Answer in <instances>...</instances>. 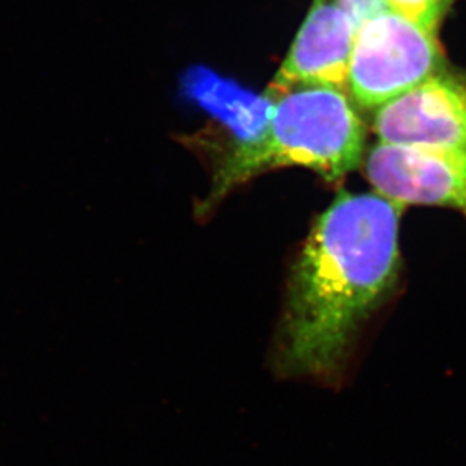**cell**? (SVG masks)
<instances>
[{"instance_id":"5","label":"cell","mask_w":466,"mask_h":466,"mask_svg":"<svg viewBox=\"0 0 466 466\" xmlns=\"http://www.w3.org/2000/svg\"><path fill=\"white\" fill-rule=\"evenodd\" d=\"M380 143L466 152V77L441 72L377 108Z\"/></svg>"},{"instance_id":"8","label":"cell","mask_w":466,"mask_h":466,"mask_svg":"<svg viewBox=\"0 0 466 466\" xmlns=\"http://www.w3.org/2000/svg\"><path fill=\"white\" fill-rule=\"evenodd\" d=\"M388 4L420 26L438 34L451 0H388Z\"/></svg>"},{"instance_id":"3","label":"cell","mask_w":466,"mask_h":466,"mask_svg":"<svg viewBox=\"0 0 466 466\" xmlns=\"http://www.w3.org/2000/svg\"><path fill=\"white\" fill-rule=\"evenodd\" d=\"M444 70L438 34L386 9L356 31L347 95L359 108H380Z\"/></svg>"},{"instance_id":"2","label":"cell","mask_w":466,"mask_h":466,"mask_svg":"<svg viewBox=\"0 0 466 466\" xmlns=\"http://www.w3.org/2000/svg\"><path fill=\"white\" fill-rule=\"evenodd\" d=\"M273 102L264 132L238 144L217 171L208 203L280 167H308L329 182L358 168L365 129L347 91L297 86L273 97Z\"/></svg>"},{"instance_id":"4","label":"cell","mask_w":466,"mask_h":466,"mask_svg":"<svg viewBox=\"0 0 466 466\" xmlns=\"http://www.w3.org/2000/svg\"><path fill=\"white\" fill-rule=\"evenodd\" d=\"M367 177L397 203L451 208L466 217V152L379 143L368 153Z\"/></svg>"},{"instance_id":"1","label":"cell","mask_w":466,"mask_h":466,"mask_svg":"<svg viewBox=\"0 0 466 466\" xmlns=\"http://www.w3.org/2000/svg\"><path fill=\"white\" fill-rule=\"evenodd\" d=\"M404 208L342 191L319 217L292 268L278 370L332 385L354 333L394 285Z\"/></svg>"},{"instance_id":"7","label":"cell","mask_w":466,"mask_h":466,"mask_svg":"<svg viewBox=\"0 0 466 466\" xmlns=\"http://www.w3.org/2000/svg\"><path fill=\"white\" fill-rule=\"evenodd\" d=\"M185 88L203 108L229 126L241 143L258 138L273 113V99L265 93L253 95L200 67L187 75Z\"/></svg>"},{"instance_id":"6","label":"cell","mask_w":466,"mask_h":466,"mask_svg":"<svg viewBox=\"0 0 466 466\" xmlns=\"http://www.w3.org/2000/svg\"><path fill=\"white\" fill-rule=\"evenodd\" d=\"M354 35L356 27L339 0H314L265 95L273 99L297 86L347 91Z\"/></svg>"},{"instance_id":"9","label":"cell","mask_w":466,"mask_h":466,"mask_svg":"<svg viewBox=\"0 0 466 466\" xmlns=\"http://www.w3.org/2000/svg\"><path fill=\"white\" fill-rule=\"evenodd\" d=\"M339 4L346 9L356 31L363 22H367L368 18L374 17L376 14L390 8L388 0H339Z\"/></svg>"}]
</instances>
